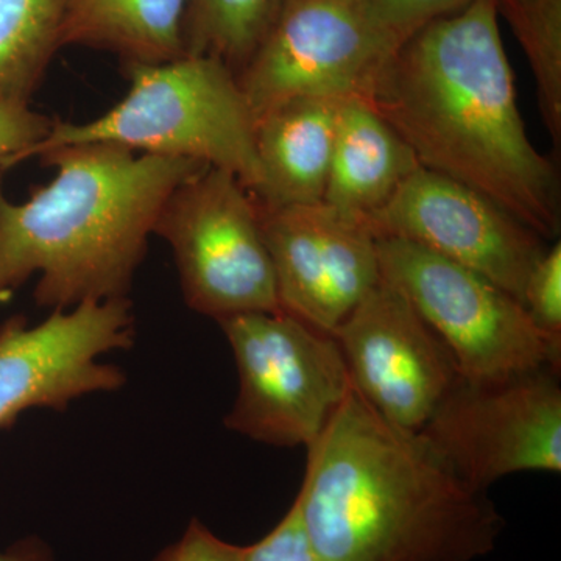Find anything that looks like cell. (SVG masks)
Here are the masks:
<instances>
[{
    "mask_svg": "<svg viewBox=\"0 0 561 561\" xmlns=\"http://www.w3.org/2000/svg\"><path fill=\"white\" fill-rule=\"evenodd\" d=\"M364 101L421 168L481 192L545 241L559 239V169L524 127L496 0H472L412 32Z\"/></svg>",
    "mask_w": 561,
    "mask_h": 561,
    "instance_id": "obj_1",
    "label": "cell"
},
{
    "mask_svg": "<svg viewBox=\"0 0 561 561\" xmlns=\"http://www.w3.org/2000/svg\"><path fill=\"white\" fill-rule=\"evenodd\" d=\"M306 449L297 501L324 560L472 561L496 546L504 522L485 493L354 387Z\"/></svg>",
    "mask_w": 561,
    "mask_h": 561,
    "instance_id": "obj_2",
    "label": "cell"
},
{
    "mask_svg": "<svg viewBox=\"0 0 561 561\" xmlns=\"http://www.w3.org/2000/svg\"><path fill=\"white\" fill-rule=\"evenodd\" d=\"M55 176L11 202L0 187V305L38 275L41 308L128 297L169 195L208 165L111 144L39 154Z\"/></svg>",
    "mask_w": 561,
    "mask_h": 561,
    "instance_id": "obj_3",
    "label": "cell"
},
{
    "mask_svg": "<svg viewBox=\"0 0 561 561\" xmlns=\"http://www.w3.org/2000/svg\"><path fill=\"white\" fill-rule=\"evenodd\" d=\"M127 72L130 88L117 105L79 124L51 121L46 138L18 164L57 147L111 144L221 169L238 176L254 198L260 195L256 124L227 65L186 51L171 61L127 66Z\"/></svg>",
    "mask_w": 561,
    "mask_h": 561,
    "instance_id": "obj_4",
    "label": "cell"
},
{
    "mask_svg": "<svg viewBox=\"0 0 561 561\" xmlns=\"http://www.w3.org/2000/svg\"><path fill=\"white\" fill-rule=\"evenodd\" d=\"M219 324L239 376L225 426L265 445L309 448L353 389L335 339L284 311Z\"/></svg>",
    "mask_w": 561,
    "mask_h": 561,
    "instance_id": "obj_5",
    "label": "cell"
},
{
    "mask_svg": "<svg viewBox=\"0 0 561 561\" xmlns=\"http://www.w3.org/2000/svg\"><path fill=\"white\" fill-rule=\"evenodd\" d=\"M381 278L401 291L440 339L465 381L560 371L561 342L531 321L523 302L471 268L400 241L376 239Z\"/></svg>",
    "mask_w": 561,
    "mask_h": 561,
    "instance_id": "obj_6",
    "label": "cell"
},
{
    "mask_svg": "<svg viewBox=\"0 0 561 561\" xmlns=\"http://www.w3.org/2000/svg\"><path fill=\"white\" fill-rule=\"evenodd\" d=\"M168 242L184 301L220 323L280 311L260 209L238 176L205 168L173 190L154 225Z\"/></svg>",
    "mask_w": 561,
    "mask_h": 561,
    "instance_id": "obj_7",
    "label": "cell"
},
{
    "mask_svg": "<svg viewBox=\"0 0 561 561\" xmlns=\"http://www.w3.org/2000/svg\"><path fill=\"white\" fill-rule=\"evenodd\" d=\"M401 43L365 0H284L239 87L254 124L297 99H364Z\"/></svg>",
    "mask_w": 561,
    "mask_h": 561,
    "instance_id": "obj_8",
    "label": "cell"
},
{
    "mask_svg": "<svg viewBox=\"0 0 561 561\" xmlns=\"http://www.w3.org/2000/svg\"><path fill=\"white\" fill-rule=\"evenodd\" d=\"M559 370L459 379L419 434L470 489L526 471H561Z\"/></svg>",
    "mask_w": 561,
    "mask_h": 561,
    "instance_id": "obj_9",
    "label": "cell"
},
{
    "mask_svg": "<svg viewBox=\"0 0 561 561\" xmlns=\"http://www.w3.org/2000/svg\"><path fill=\"white\" fill-rule=\"evenodd\" d=\"M135 337L128 297L55 309L38 324L11 317L0 327V430L32 409L65 412L87 394L122 389L127 376L102 357L130 350Z\"/></svg>",
    "mask_w": 561,
    "mask_h": 561,
    "instance_id": "obj_10",
    "label": "cell"
},
{
    "mask_svg": "<svg viewBox=\"0 0 561 561\" xmlns=\"http://www.w3.org/2000/svg\"><path fill=\"white\" fill-rule=\"evenodd\" d=\"M376 239H400L471 268L523 302L545 239L481 192L420 168L367 220Z\"/></svg>",
    "mask_w": 561,
    "mask_h": 561,
    "instance_id": "obj_11",
    "label": "cell"
},
{
    "mask_svg": "<svg viewBox=\"0 0 561 561\" xmlns=\"http://www.w3.org/2000/svg\"><path fill=\"white\" fill-rule=\"evenodd\" d=\"M354 390L383 420L420 432L460 375L408 298L379 280L332 332Z\"/></svg>",
    "mask_w": 561,
    "mask_h": 561,
    "instance_id": "obj_12",
    "label": "cell"
},
{
    "mask_svg": "<svg viewBox=\"0 0 561 561\" xmlns=\"http://www.w3.org/2000/svg\"><path fill=\"white\" fill-rule=\"evenodd\" d=\"M257 209L280 311L332 335L381 280L370 228L323 202Z\"/></svg>",
    "mask_w": 561,
    "mask_h": 561,
    "instance_id": "obj_13",
    "label": "cell"
},
{
    "mask_svg": "<svg viewBox=\"0 0 561 561\" xmlns=\"http://www.w3.org/2000/svg\"><path fill=\"white\" fill-rule=\"evenodd\" d=\"M346 101L297 99L256 121V150L264 183L254 201L265 208L323 202L335 133Z\"/></svg>",
    "mask_w": 561,
    "mask_h": 561,
    "instance_id": "obj_14",
    "label": "cell"
},
{
    "mask_svg": "<svg viewBox=\"0 0 561 561\" xmlns=\"http://www.w3.org/2000/svg\"><path fill=\"white\" fill-rule=\"evenodd\" d=\"M420 168L398 133L362 98L343 105L323 203L367 225Z\"/></svg>",
    "mask_w": 561,
    "mask_h": 561,
    "instance_id": "obj_15",
    "label": "cell"
},
{
    "mask_svg": "<svg viewBox=\"0 0 561 561\" xmlns=\"http://www.w3.org/2000/svg\"><path fill=\"white\" fill-rule=\"evenodd\" d=\"M191 0H69L60 46L113 51L125 65H157L186 54Z\"/></svg>",
    "mask_w": 561,
    "mask_h": 561,
    "instance_id": "obj_16",
    "label": "cell"
},
{
    "mask_svg": "<svg viewBox=\"0 0 561 561\" xmlns=\"http://www.w3.org/2000/svg\"><path fill=\"white\" fill-rule=\"evenodd\" d=\"M69 0H0V103L31 101L60 49Z\"/></svg>",
    "mask_w": 561,
    "mask_h": 561,
    "instance_id": "obj_17",
    "label": "cell"
},
{
    "mask_svg": "<svg viewBox=\"0 0 561 561\" xmlns=\"http://www.w3.org/2000/svg\"><path fill=\"white\" fill-rule=\"evenodd\" d=\"M284 0H191L187 54L208 55L227 65L236 77L271 31Z\"/></svg>",
    "mask_w": 561,
    "mask_h": 561,
    "instance_id": "obj_18",
    "label": "cell"
},
{
    "mask_svg": "<svg viewBox=\"0 0 561 561\" xmlns=\"http://www.w3.org/2000/svg\"><path fill=\"white\" fill-rule=\"evenodd\" d=\"M537 81L538 105L553 147L561 144V0H496Z\"/></svg>",
    "mask_w": 561,
    "mask_h": 561,
    "instance_id": "obj_19",
    "label": "cell"
},
{
    "mask_svg": "<svg viewBox=\"0 0 561 561\" xmlns=\"http://www.w3.org/2000/svg\"><path fill=\"white\" fill-rule=\"evenodd\" d=\"M523 306L538 330L561 342V243L546 249L527 276Z\"/></svg>",
    "mask_w": 561,
    "mask_h": 561,
    "instance_id": "obj_20",
    "label": "cell"
},
{
    "mask_svg": "<svg viewBox=\"0 0 561 561\" xmlns=\"http://www.w3.org/2000/svg\"><path fill=\"white\" fill-rule=\"evenodd\" d=\"M242 561H327L313 548L295 497L289 512L264 538L242 546Z\"/></svg>",
    "mask_w": 561,
    "mask_h": 561,
    "instance_id": "obj_21",
    "label": "cell"
},
{
    "mask_svg": "<svg viewBox=\"0 0 561 561\" xmlns=\"http://www.w3.org/2000/svg\"><path fill=\"white\" fill-rule=\"evenodd\" d=\"M51 121L33 110L31 101L0 103V172L14 168L22 153L46 138Z\"/></svg>",
    "mask_w": 561,
    "mask_h": 561,
    "instance_id": "obj_22",
    "label": "cell"
},
{
    "mask_svg": "<svg viewBox=\"0 0 561 561\" xmlns=\"http://www.w3.org/2000/svg\"><path fill=\"white\" fill-rule=\"evenodd\" d=\"M471 2L472 0H365L378 24L401 41L421 25Z\"/></svg>",
    "mask_w": 561,
    "mask_h": 561,
    "instance_id": "obj_23",
    "label": "cell"
},
{
    "mask_svg": "<svg viewBox=\"0 0 561 561\" xmlns=\"http://www.w3.org/2000/svg\"><path fill=\"white\" fill-rule=\"evenodd\" d=\"M153 561H242V546L220 540L205 524L192 519L183 537Z\"/></svg>",
    "mask_w": 561,
    "mask_h": 561,
    "instance_id": "obj_24",
    "label": "cell"
},
{
    "mask_svg": "<svg viewBox=\"0 0 561 561\" xmlns=\"http://www.w3.org/2000/svg\"><path fill=\"white\" fill-rule=\"evenodd\" d=\"M0 561H55L49 546L39 538H25L0 551Z\"/></svg>",
    "mask_w": 561,
    "mask_h": 561,
    "instance_id": "obj_25",
    "label": "cell"
}]
</instances>
